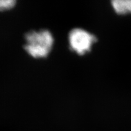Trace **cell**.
I'll return each mask as SVG.
<instances>
[{
  "mask_svg": "<svg viewBox=\"0 0 131 131\" xmlns=\"http://www.w3.org/2000/svg\"><path fill=\"white\" fill-rule=\"evenodd\" d=\"M15 4L16 1L14 0H0V11L12 9Z\"/></svg>",
  "mask_w": 131,
  "mask_h": 131,
  "instance_id": "obj_4",
  "label": "cell"
},
{
  "mask_svg": "<svg viewBox=\"0 0 131 131\" xmlns=\"http://www.w3.org/2000/svg\"><path fill=\"white\" fill-rule=\"evenodd\" d=\"M24 49L34 58H45L51 51L53 38L47 30L30 31L25 35Z\"/></svg>",
  "mask_w": 131,
  "mask_h": 131,
  "instance_id": "obj_1",
  "label": "cell"
},
{
  "mask_svg": "<svg viewBox=\"0 0 131 131\" xmlns=\"http://www.w3.org/2000/svg\"><path fill=\"white\" fill-rule=\"evenodd\" d=\"M96 41L95 35L83 29H73L69 34L70 49L80 55H84L91 51Z\"/></svg>",
  "mask_w": 131,
  "mask_h": 131,
  "instance_id": "obj_2",
  "label": "cell"
},
{
  "mask_svg": "<svg viewBox=\"0 0 131 131\" xmlns=\"http://www.w3.org/2000/svg\"><path fill=\"white\" fill-rule=\"evenodd\" d=\"M111 6L118 15L131 14V0H114L111 1Z\"/></svg>",
  "mask_w": 131,
  "mask_h": 131,
  "instance_id": "obj_3",
  "label": "cell"
}]
</instances>
